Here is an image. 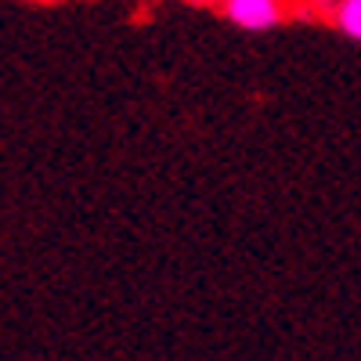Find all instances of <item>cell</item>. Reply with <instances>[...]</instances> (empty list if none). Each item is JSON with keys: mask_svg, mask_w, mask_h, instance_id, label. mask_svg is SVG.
Masks as SVG:
<instances>
[{"mask_svg": "<svg viewBox=\"0 0 361 361\" xmlns=\"http://www.w3.org/2000/svg\"><path fill=\"white\" fill-rule=\"evenodd\" d=\"M192 4H209V8H214V4H217V0H192Z\"/></svg>", "mask_w": 361, "mask_h": 361, "instance_id": "3957f363", "label": "cell"}, {"mask_svg": "<svg viewBox=\"0 0 361 361\" xmlns=\"http://www.w3.org/2000/svg\"><path fill=\"white\" fill-rule=\"evenodd\" d=\"M214 11L243 33H271L289 22L293 0H217Z\"/></svg>", "mask_w": 361, "mask_h": 361, "instance_id": "6da1fadb", "label": "cell"}, {"mask_svg": "<svg viewBox=\"0 0 361 361\" xmlns=\"http://www.w3.org/2000/svg\"><path fill=\"white\" fill-rule=\"evenodd\" d=\"M293 15L325 22L347 40L361 44V0H293Z\"/></svg>", "mask_w": 361, "mask_h": 361, "instance_id": "7a4b0ae2", "label": "cell"}]
</instances>
